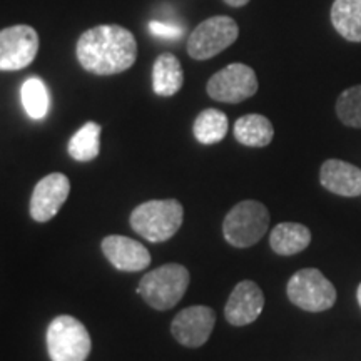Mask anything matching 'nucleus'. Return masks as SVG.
Wrapping results in <instances>:
<instances>
[{"mask_svg": "<svg viewBox=\"0 0 361 361\" xmlns=\"http://www.w3.org/2000/svg\"><path fill=\"white\" fill-rule=\"evenodd\" d=\"M69 154L72 159L79 162H89L96 159L101 151V126L97 123H85L69 141Z\"/></svg>", "mask_w": 361, "mask_h": 361, "instance_id": "obj_19", "label": "nucleus"}, {"mask_svg": "<svg viewBox=\"0 0 361 361\" xmlns=\"http://www.w3.org/2000/svg\"><path fill=\"white\" fill-rule=\"evenodd\" d=\"M311 243L310 229L298 223H281L271 231L269 245L279 256H293L305 251Z\"/></svg>", "mask_w": 361, "mask_h": 361, "instance_id": "obj_16", "label": "nucleus"}, {"mask_svg": "<svg viewBox=\"0 0 361 361\" xmlns=\"http://www.w3.org/2000/svg\"><path fill=\"white\" fill-rule=\"evenodd\" d=\"M71 192V180L66 174L52 173L35 184L30 197V216L37 223H47L64 206Z\"/></svg>", "mask_w": 361, "mask_h": 361, "instance_id": "obj_10", "label": "nucleus"}, {"mask_svg": "<svg viewBox=\"0 0 361 361\" xmlns=\"http://www.w3.org/2000/svg\"><path fill=\"white\" fill-rule=\"evenodd\" d=\"M228 116L218 109H204L194 121V137L201 144L221 142L228 134Z\"/></svg>", "mask_w": 361, "mask_h": 361, "instance_id": "obj_21", "label": "nucleus"}, {"mask_svg": "<svg viewBox=\"0 0 361 361\" xmlns=\"http://www.w3.org/2000/svg\"><path fill=\"white\" fill-rule=\"evenodd\" d=\"M319 180L329 192L345 197H356L361 194V169L350 162L328 159L319 171Z\"/></svg>", "mask_w": 361, "mask_h": 361, "instance_id": "obj_14", "label": "nucleus"}, {"mask_svg": "<svg viewBox=\"0 0 361 361\" xmlns=\"http://www.w3.org/2000/svg\"><path fill=\"white\" fill-rule=\"evenodd\" d=\"M188 284L189 271L180 264L169 263L144 274L137 293L151 308L166 311L179 303Z\"/></svg>", "mask_w": 361, "mask_h": 361, "instance_id": "obj_3", "label": "nucleus"}, {"mask_svg": "<svg viewBox=\"0 0 361 361\" xmlns=\"http://www.w3.org/2000/svg\"><path fill=\"white\" fill-rule=\"evenodd\" d=\"M336 114L343 124L361 129V85L341 92L336 102Z\"/></svg>", "mask_w": 361, "mask_h": 361, "instance_id": "obj_22", "label": "nucleus"}, {"mask_svg": "<svg viewBox=\"0 0 361 361\" xmlns=\"http://www.w3.org/2000/svg\"><path fill=\"white\" fill-rule=\"evenodd\" d=\"M79 64L96 75L121 74L134 66L137 42L133 32L121 25H97L78 40Z\"/></svg>", "mask_w": 361, "mask_h": 361, "instance_id": "obj_1", "label": "nucleus"}, {"mask_svg": "<svg viewBox=\"0 0 361 361\" xmlns=\"http://www.w3.org/2000/svg\"><path fill=\"white\" fill-rule=\"evenodd\" d=\"M264 308V295L255 281H241L234 286L224 308V316L233 326H246L259 318Z\"/></svg>", "mask_w": 361, "mask_h": 361, "instance_id": "obj_12", "label": "nucleus"}, {"mask_svg": "<svg viewBox=\"0 0 361 361\" xmlns=\"http://www.w3.org/2000/svg\"><path fill=\"white\" fill-rule=\"evenodd\" d=\"M224 2L228 4L229 7H243V6H246L250 0H224Z\"/></svg>", "mask_w": 361, "mask_h": 361, "instance_id": "obj_24", "label": "nucleus"}, {"mask_svg": "<svg viewBox=\"0 0 361 361\" xmlns=\"http://www.w3.org/2000/svg\"><path fill=\"white\" fill-rule=\"evenodd\" d=\"M216 313L207 306H191L176 314L171 323V333L176 341L188 348H200L209 340L214 329Z\"/></svg>", "mask_w": 361, "mask_h": 361, "instance_id": "obj_11", "label": "nucleus"}, {"mask_svg": "<svg viewBox=\"0 0 361 361\" xmlns=\"http://www.w3.org/2000/svg\"><path fill=\"white\" fill-rule=\"evenodd\" d=\"M286 293L293 305L310 313L326 311L336 303L335 286L316 268H305L293 274Z\"/></svg>", "mask_w": 361, "mask_h": 361, "instance_id": "obj_6", "label": "nucleus"}, {"mask_svg": "<svg viewBox=\"0 0 361 361\" xmlns=\"http://www.w3.org/2000/svg\"><path fill=\"white\" fill-rule=\"evenodd\" d=\"M184 72L179 59L171 52L161 54L152 66V89L157 96L173 97L183 89Z\"/></svg>", "mask_w": 361, "mask_h": 361, "instance_id": "obj_15", "label": "nucleus"}, {"mask_svg": "<svg viewBox=\"0 0 361 361\" xmlns=\"http://www.w3.org/2000/svg\"><path fill=\"white\" fill-rule=\"evenodd\" d=\"M39 34L34 27L19 24L0 30V71H20L37 57Z\"/></svg>", "mask_w": 361, "mask_h": 361, "instance_id": "obj_9", "label": "nucleus"}, {"mask_svg": "<svg viewBox=\"0 0 361 361\" xmlns=\"http://www.w3.org/2000/svg\"><path fill=\"white\" fill-rule=\"evenodd\" d=\"M269 213L259 201H241L226 214L223 234L234 247H250L268 231Z\"/></svg>", "mask_w": 361, "mask_h": 361, "instance_id": "obj_5", "label": "nucleus"}, {"mask_svg": "<svg viewBox=\"0 0 361 361\" xmlns=\"http://www.w3.org/2000/svg\"><path fill=\"white\" fill-rule=\"evenodd\" d=\"M234 137L247 147H264L273 141L274 128L268 117L261 114H247L239 117L234 124Z\"/></svg>", "mask_w": 361, "mask_h": 361, "instance_id": "obj_17", "label": "nucleus"}, {"mask_svg": "<svg viewBox=\"0 0 361 361\" xmlns=\"http://www.w3.org/2000/svg\"><path fill=\"white\" fill-rule=\"evenodd\" d=\"M149 30H151V34H154L156 37L169 40H176L184 35V27H178L174 24H168V22L159 20L149 22Z\"/></svg>", "mask_w": 361, "mask_h": 361, "instance_id": "obj_23", "label": "nucleus"}, {"mask_svg": "<svg viewBox=\"0 0 361 361\" xmlns=\"http://www.w3.org/2000/svg\"><path fill=\"white\" fill-rule=\"evenodd\" d=\"M45 340L52 361H85L92 348L87 329L78 318L69 314L52 319Z\"/></svg>", "mask_w": 361, "mask_h": 361, "instance_id": "obj_4", "label": "nucleus"}, {"mask_svg": "<svg viewBox=\"0 0 361 361\" xmlns=\"http://www.w3.org/2000/svg\"><path fill=\"white\" fill-rule=\"evenodd\" d=\"M239 27L226 16L211 17L201 22L188 39V54L196 61H207L236 42Z\"/></svg>", "mask_w": 361, "mask_h": 361, "instance_id": "obj_7", "label": "nucleus"}, {"mask_svg": "<svg viewBox=\"0 0 361 361\" xmlns=\"http://www.w3.org/2000/svg\"><path fill=\"white\" fill-rule=\"evenodd\" d=\"M358 303H360V306H361V284L358 286Z\"/></svg>", "mask_w": 361, "mask_h": 361, "instance_id": "obj_25", "label": "nucleus"}, {"mask_svg": "<svg viewBox=\"0 0 361 361\" xmlns=\"http://www.w3.org/2000/svg\"><path fill=\"white\" fill-rule=\"evenodd\" d=\"M102 252L109 263L119 271L137 273L151 264V255L142 243L128 236H107L102 239Z\"/></svg>", "mask_w": 361, "mask_h": 361, "instance_id": "obj_13", "label": "nucleus"}, {"mask_svg": "<svg viewBox=\"0 0 361 361\" xmlns=\"http://www.w3.org/2000/svg\"><path fill=\"white\" fill-rule=\"evenodd\" d=\"M331 22L343 39L361 42V0H335Z\"/></svg>", "mask_w": 361, "mask_h": 361, "instance_id": "obj_18", "label": "nucleus"}, {"mask_svg": "<svg viewBox=\"0 0 361 361\" xmlns=\"http://www.w3.org/2000/svg\"><path fill=\"white\" fill-rule=\"evenodd\" d=\"M20 101L27 116L35 121L44 119L51 109V94L40 78H29L22 84Z\"/></svg>", "mask_w": 361, "mask_h": 361, "instance_id": "obj_20", "label": "nucleus"}, {"mask_svg": "<svg viewBox=\"0 0 361 361\" xmlns=\"http://www.w3.org/2000/svg\"><path fill=\"white\" fill-rule=\"evenodd\" d=\"M207 94L218 102L238 104L258 92V78L246 64H229L207 80Z\"/></svg>", "mask_w": 361, "mask_h": 361, "instance_id": "obj_8", "label": "nucleus"}, {"mask_svg": "<svg viewBox=\"0 0 361 361\" xmlns=\"http://www.w3.org/2000/svg\"><path fill=\"white\" fill-rule=\"evenodd\" d=\"M184 209L176 200H154L139 204L130 213V226L151 243H164L183 226Z\"/></svg>", "mask_w": 361, "mask_h": 361, "instance_id": "obj_2", "label": "nucleus"}]
</instances>
